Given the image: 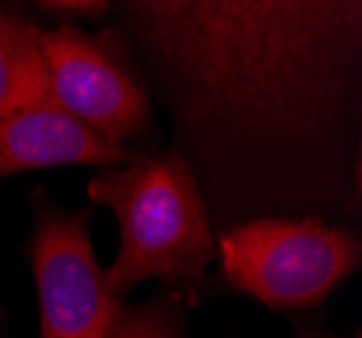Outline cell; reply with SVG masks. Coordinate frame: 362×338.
<instances>
[{
  "instance_id": "obj_2",
  "label": "cell",
  "mask_w": 362,
  "mask_h": 338,
  "mask_svg": "<svg viewBox=\"0 0 362 338\" xmlns=\"http://www.w3.org/2000/svg\"><path fill=\"white\" fill-rule=\"evenodd\" d=\"M87 195L108 206L119 222V255L103 271L117 298L146 279L168 284L200 279L216 257L200 185L189 163L173 149L100 170L87 185Z\"/></svg>"
},
{
  "instance_id": "obj_6",
  "label": "cell",
  "mask_w": 362,
  "mask_h": 338,
  "mask_svg": "<svg viewBox=\"0 0 362 338\" xmlns=\"http://www.w3.org/2000/svg\"><path fill=\"white\" fill-rule=\"evenodd\" d=\"M141 154L111 144L52 100L0 117V179L57 165H119Z\"/></svg>"
},
{
  "instance_id": "obj_7",
  "label": "cell",
  "mask_w": 362,
  "mask_h": 338,
  "mask_svg": "<svg viewBox=\"0 0 362 338\" xmlns=\"http://www.w3.org/2000/svg\"><path fill=\"white\" fill-rule=\"evenodd\" d=\"M49 100L41 28L25 14L0 8V117Z\"/></svg>"
},
{
  "instance_id": "obj_4",
  "label": "cell",
  "mask_w": 362,
  "mask_h": 338,
  "mask_svg": "<svg viewBox=\"0 0 362 338\" xmlns=\"http://www.w3.org/2000/svg\"><path fill=\"white\" fill-rule=\"evenodd\" d=\"M49 100L111 144L138 139L149 124V98L117 33H84L74 22L41 30Z\"/></svg>"
},
{
  "instance_id": "obj_5",
  "label": "cell",
  "mask_w": 362,
  "mask_h": 338,
  "mask_svg": "<svg viewBox=\"0 0 362 338\" xmlns=\"http://www.w3.org/2000/svg\"><path fill=\"white\" fill-rule=\"evenodd\" d=\"M90 211H60L38 203L30 262L41 338H106L122 298L106 287L90 241Z\"/></svg>"
},
{
  "instance_id": "obj_8",
  "label": "cell",
  "mask_w": 362,
  "mask_h": 338,
  "mask_svg": "<svg viewBox=\"0 0 362 338\" xmlns=\"http://www.w3.org/2000/svg\"><path fill=\"white\" fill-rule=\"evenodd\" d=\"M106 338H181L176 308L163 303L122 308Z\"/></svg>"
},
{
  "instance_id": "obj_1",
  "label": "cell",
  "mask_w": 362,
  "mask_h": 338,
  "mask_svg": "<svg viewBox=\"0 0 362 338\" xmlns=\"http://www.w3.org/2000/svg\"><path fill=\"white\" fill-rule=\"evenodd\" d=\"M360 3H130L192 127L305 152L344 117Z\"/></svg>"
},
{
  "instance_id": "obj_9",
  "label": "cell",
  "mask_w": 362,
  "mask_h": 338,
  "mask_svg": "<svg viewBox=\"0 0 362 338\" xmlns=\"http://www.w3.org/2000/svg\"><path fill=\"white\" fill-rule=\"evenodd\" d=\"M41 8L49 14H76V16H100L108 11L106 3H81V0H65V3H41Z\"/></svg>"
},
{
  "instance_id": "obj_3",
  "label": "cell",
  "mask_w": 362,
  "mask_h": 338,
  "mask_svg": "<svg viewBox=\"0 0 362 338\" xmlns=\"http://www.w3.org/2000/svg\"><path fill=\"white\" fill-rule=\"evenodd\" d=\"M222 274L273 311L322 303L360 265V241L317 219H255L222 233Z\"/></svg>"
}]
</instances>
